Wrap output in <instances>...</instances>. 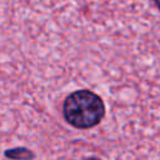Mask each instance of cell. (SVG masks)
Here are the masks:
<instances>
[{
	"label": "cell",
	"mask_w": 160,
	"mask_h": 160,
	"mask_svg": "<svg viewBox=\"0 0 160 160\" xmlns=\"http://www.w3.org/2000/svg\"><path fill=\"white\" fill-rule=\"evenodd\" d=\"M62 115L71 126L76 129H90L104 119L105 104L91 90H76L64 100Z\"/></svg>",
	"instance_id": "obj_1"
},
{
	"label": "cell",
	"mask_w": 160,
	"mask_h": 160,
	"mask_svg": "<svg viewBox=\"0 0 160 160\" xmlns=\"http://www.w3.org/2000/svg\"><path fill=\"white\" fill-rule=\"evenodd\" d=\"M5 156L15 160H31L34 158V154L26 148H16V149H9L8 151H5Z\"/></svg>",
	"instance_id": "obj_2"
},
{
	"label": "cell",
	"mask_w": 160,
	"mask_h": 160,
	"mask_svg": "<svg viewBox=\"0 0 160 160\" xmlns=\"http://www.w3.org/2000/svg\"><path fill=\"white\" fill-rule=\"evenodd\" d=\"M150 1H152L154 2V5L158 8V10L160 11V0H150Z\"/></svg>",
	"instance_id": "obj_3"
}]
</instances>
